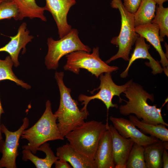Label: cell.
<instances>
[{
  "mask_svg": "<svg viewBox=\"0 0 168 168\" xmlns=\"http://www.w3.org/2000/svg\"><path fill=\"white\" fill-rule=\"evenodd\" d=\"M123 93L128 100H124L126 103L119 107L122 115L127 116L134 114L143 122L153 124H162L168 126L163 118L161 108L147 103L148 99L153 102L154 101L153 94L149 93L140 85L133 82Z\"/></svg>",
  "mask_w": 168,
  "mask_h": 168,
  "instance_id": "cell-1",
  "label": "cell"
},
{
  "mask_svg": "<svg viewBox=\"0 0 168 168\" xmlns=\"http://www.w3.org/2000/svg\"><path fill=\"white\" fill-rule=\"evenodd\" d=\"M63 72H56L55 78L60 93L59 108L54 115L58 120L57 126L63 137L75 128L82 124L89 114L79 110L77 101L72 97L71 90L66 86L63 81Z\"/></svg>",
  "mask_w": 168,
  "mask_h": 168,
  "instance_id": "cell-2",
  "label": "cell"
},
{
  "mask_svg": "<svg viewBox=\"0 0 168 168\" xmlns=\"http://www.w3.org/2000/svg\"><path fill=\"white\" fill-rule=\"evenodd\" d=\"M45 110L38 121L32 127L23 132L21 138L27 140V145L22 146L23 149H30L34 154L43 144L50 141L64 140L56 123L57 118L52 112L50 101L46 102Z\"/></svg>",
  "mask_w": 168,
  "mask_h": 168,
  "instance_id": "cell-3",
  "label": "cell"
},
{
  "mask_svg": "<svg viewBox=\"0 0 168 168\" xmlns=\"http://www.w3.org/2000/svg\"><path fill=\"white\" fill-rule=\"evenodd\" d=\"M108 124L95 120L84 122L67 134L65 137L77 151L94 160L97 146Z\"/></svg>",
  "mask_w": 168,
  "mask_h": 168,
  "instance_id": "cell-4",
  "label": "cell"
},
{
  "mask_svg": "<svg viewBox=\"0 0 168 168\" xmlns=\"http://www.w3.org/2000/svg\"><path fill=\"white\" fill-rule=\"evenodd\" d=\"M111 7L119 9L121 17V29L119 35L113 37L111 43L119 47L117 53L105 62L108 64L119 58L126 61L129 60V54L132 46L139 35L135 30L134 14L128 11L121 0H112Z\"/></svg>",
  "mask_w": 168,
  "mask_h": 168,
  "instance_id": "cell-5",
  "label": "cell"
},
{
  "mask_svg": "<svg viewBox=\"0 0 168 168\" xmlns=\"http://www.w3.org/2000/svg\"><path fill=\"white\" fill-rule=\"evenodd\" d=\"M65 70L78 74L81 68L87 70L97 78L102 73H111L119 69L116 66H110L100 57L99 48L94 47L90 54L83 50L74 51L66 55Z\"/></svg>",
  "mask_w": 168,
  "mask_h": 168,
  "instance_id": "cell-6",
  "label": "cell"
},
{
  "mask_svg": "<svg viewBox=\"0 0 168 168\" xmlns=\"http://www.w3.org/2000/svg\"><path fill=\"white\" fill-rule=\"evenodd\" d=\"M78 34V30L73 28L59 40H55L51 37L48 39V50L45 58V64L48 69H56L60 59L71 53L78 50L88 53L91 51V48L81 41Z\"/></svg>",
  "mask_w": 168,
  "mask_h": 168,
  "instance_id": "cell-7",
  "label": "cell"
},
{
  "mask_svg": "<svg viewBox=\"0 0 168 168\" xmlns=\"http://www.w3.org/2000/svg\"><path fill=\"white\" fill-rule=\"evenodd\" d=\"M101 74L100 76V84L99 87L94 91L100 89L99 91L96 94L91 96H88L83 94H81L78 97V100L82 102V105L84 107L80 110L89 114L87 110V107L89 102L91 100L95 99L100 100L105 105L107 111L110 107L118 108L116 104L112 103V100L115 96H118L119 98L120 102L123 100L120 97V95L125 91L133 82L131 79L125 84L122 85H118L113 81L111 73L106 72Z\"/></svg>",
  "mask_w": 168,
  "mask_h": 168,
  "instance_id": "cell-8",
  "label": "cell"
},
{
  "mask_svg": "<svg viewBox=\"0 0 168 168\" xmlns=\"http://www.w3.org/2000/svg\"><path fill=\"white\" fill-rule=\"evenodd\" d=\"M20 127L14 132L10 131L5 126L0 125L1 131L4 134L5 140L2 151V156L0 160V168H16V159L18 155L17 151L19 140L24 130L29 126V121L27 117L23 119Z\"/></svg>",
  "mask_w": 168,
  "mask_h": 168,
  "instance_id": "cell-9",
  "label": "cell"
},
{
  "mask_svg": "<svg viewBox=\"0 0 168 168\" xmlns=\"http://www.w3.org/2000/svg\"><path fill=\"white\" fill-rule=\"evenodd\" d=\"M46 10L52 15L57 25L59 38L67 35L72 29L67 21V17L71 7L75 5L76 0H45Z\"/></svg>",
  "mask_w": 168,
  "mask_h": 168,
  "instance_id": "cell-10",
  "label": "cell"
},
{
  "mask_svg": "<svg viewBox=\"0 0 168 168\" xmlns=\"http://www.w3.org/2000/svg\"><path fill=\"white\" fill-rule=\"evenodd\" d=\"M109 119L119 133L123 137L132 139L135 143L145 147L155 142L157 138L148 136L139 130L129 119L110 116Z\"/></svg>",
  "mask_w": 168,
  "mask_h": 168,
  "instance_id": "cell-11",
  "label": "cell"
},
{
  "mask_svg": "<svg viewBox=\"0 0 168 168\" xmlns=\"http://www.w3.org/2000/svg\"><path fill=\"white\" fill-rule=\"evenodd\" d=\"M26 26V23H22L19 27L16 35L10 36V41L0 48V52H5L9 54L16 67L20 64L18 57L21 50L23 49L22 54H24L26 51V45L34 38L33 36L30 35V31Z\"/></svg>",
  "mask_w": 168,
  "mask_h": 168,
  "instance_id": "cell-12",
  "label": "cell"
},
{
  "mask_svg": "<svg viewBox=\"0 0 168 168\" xmlns=\"http://www.w3.org/2000/svg\"><path fill=\"white\" fill-rule=\"evenodd\" d=\"M112 142L114 168H126L129 153L134 142L120 135L112 124L108 125Z\"/></svg>",
  "mask_w": 168,
  "mask_h": 168,
  "instance_id": "cell-13",
  "label": "cell"
},
{
  "mask_svg": "<svg viewBox=\"0 0 168 168\" xmlns=\"http://www.w3.org/2000/svg\"><path fill=\"white\" fill-rule=\"evenodd\" d=\"M144 38L139 35L135 42V48L131 56L128 60V63L125 69L120 74V77L125 78L128 76V73L131 65L136 60L139 59H148L149 62L146 64L150 67L152 70V73L154 75L161 73L163 69L160 62L155 60L151 56L148 50L150 48L149 44H146Z\"/></svg>",
  "mask_w": 168,
  "mask_h": 168,
  "instance_id": "cell-14",
  "label": "cell"
},
{
  "mask_svg": "<svg viewBox=\"0 0 168 168\" xmlns=\"http://www.w3.org/2000/svg\"><path fill=\"white\" fill-rule=\"evenodd\" d=\"M94 161L96 168H115L112 139L108 126L99 142Z\"/></svg>",
  "mask_w": 168,
  "mask_h": 168,
  "instance_id": "cell-15",
  "label": "cell"
},
{
  "mask_svg": "<svg viewBox=\"0 0 168 168\" xmlns=\"http://www.w3.org/2000/svg\"><path fill=\"white\" fill-rule=\"evenodd\" d=\"M136 32L146 39L158 52L161 57L163 71L168 76V60L161 44L159 37V28L156 24L151 23L135 27Z\"/></svg>",
  "mask_w": 168,
  "mask_h": 168,
  "instance_id": "cell-16",
  "label": "cell"
},
{
  "mask_svg": "<svg viewBox=\"0 0 168 168\" xmlns=\"http://www.w3.org/2000/svg\"><path fill=\"white\" fill-rule=\"evenodd\" d=\"M56 155L59 159L69 162L72 168H96L94 160L77 151L69 143L58 147Z\"/></svg>",
  "mask_w": 168,
  "mask_h": 168,
  "instance_id": "cell-17",
  "label": "cell"
},
{
  "mask_svg": "<svg viewBox=\"0 0 168 168\" xmlns=\"http://www.w3.org/2000/svg\"><path fill=\"white\" fill-rule=\"evenodd\" d=\"M38 151L44 152L46 154L44 158L38 157L27 148L23 149L22 151V160L25 161H31L37 168H50L55 162L58 159L50 147L49 144L45 142L42 144L37 149Z\"/></svg>",
  "mask_w": 168,
  "mask_h": 168,
  "instance_id": "cell-18",
  "label": "cell"
},
{
  "mask_svg": "<svg viewBox=\"0 0 168 168\" xmlns=\"http://www.w3.org/2000/svg\"><path fill=\"white\" fill-rule=\"evenodd\" d=\"M17 7L19 16L18 20H22L25 17L30 19L37 18L43 21H46L47 19L44 15L46 10L44 7H40L36 4L35 0H11Z\"/></svg>",
  "mask_w": 168,
  "mask_h": 168,
  "instance_id": "cell-19",
  "label": "cell"
},
{
  "mask_svg": "<svg viewBox=\"0 0 168 168\" xmlns=\"http://www.w3.org/2000/svg\"><path fill=\"white\" fill-rule=\"evenodd\" d=\"M163 141L156 142L145 147L144 156L147 168L162 167V155L164 148Z\"/></svg>",
  "mask_w": 168,
  "mask_h": 168,
  "instance_id": "cell-20",
  "label": "cell"
},
{
  "mask_svg": "<svg viewBox=\"0 0 168 168\" xmlns=\"http://www.w3.org/2000/svg\"><path fill=\"white\" fill-rule=\"evenodd\" d=\"M129 120L143 133L156 138L162 141H168V130L162 124H153L140 121L135 116L130 115Z\"/></svg>",
  "mask_w": 168,
  "mask_h": 168,
  "instance_id": "cell-21",
  "label": "cell"
},
{
  "mask_svg": "<svg viewBox=\"0 0 168 168\" xmlns=\"http://www.w3.org/2000/svg\"><path fill=\"white\" fill-rule=\"evenodd\" d=\"M156 4L154 0H142L134 14L135 27L151 23L155 15Z\"/></svg>",
  "mask_w": 168,
  "mask_h": 168,
  "instance_id": "cell-22",
  "label": "cell"
},
{
  "mask_svg": "<svg viewBox=\"0 0 168 168\" xmlns=\"http://www.w3.org/2000/svg\"><path fill=\"white\" fill-rule=\"evenodd\" d=\"M13 64L10 55L7 56L4 60L0 59V81L10 80L26 89H30L31 86L30 85L18 79L15 75L12 69Z\"/></svg>",
  "mask_w": 168,
  "mask_h": 168,
  "instance_id": "cell-23",
  "label": "cell"
},
{
  "mask_svg": "<svg viewBox=\"0 0 168 168\" xmlns=\"http://www.w3.org/2000/svg\"><path fill=\"white\" fill-rule=\"evenodd\" d=\"M144 149V147L134 142L128 156L126 168H147Z\"/></svg>",
  "mask_w": 168,
  "mask_h": 168,
  "instance_id": "cell-24",
  "label": "cell"
},
{
  "mask_svg": "<svg viewBox=\"0 0 168 168\" xmlns=\"http://www.w3.org/2000/svg\"><path fill=\"white\" fill-rule=\"evenodd\" d=\"M151 23L158 25L160 40L163 41L165 36H168V8L164 7L163 5H158Z\"/></svg>",
  "mask_w": 168,
  "mask_h": 168,
  "instance_id": "cell-25",
  "label": "cell"
},
{
  "mask_svg": "<svg viewBox=\"0 0 168 168\" xmlns=\"http://www.w3.org/2000/svg\"><path fill=\"white\" fill-rule=\"evenodd\" d=\"M19 12L16 4L11 0H3L0 2V20L12 18L18 20Z\"/></svg>",
  "mask_w": 168,
  "mask_h": 168,
  "instance_id": "cell-26",
  "label": "cell"
},
{
  "mask_svg": "<svg viewBox=\"0 0 168 168\" xmlns=\"http://www.w3.org/2000/svg\"><path fill=\"white\" fill-rule=\"evenodd\" d=\"M142 0H124L123 4L129 12L134 14L139 7Z\"/></svg>",
  "mask_w": 168,
  "mask_h": 168,
  "instance_id": "cell-27",
  "label": "cell"
},
{
  "mask_svg": "<svg viewBox=\"0 0 168 168\" xmlns=\"http://www.w3.org/2000/svg\"><path fill=\"white\" fill-rule=\"evenodd\" d=\"M56 168H72L71 165L66 161L59 159L54 163Z\"/></svg>",
  "mask_w": 168,
  "mask_h": 168,
  "instance_id": "cell-28",
  "label": "cell"
},
{
  "mask_svg": "<svg viewBox=\"0 0 168 168\" xmlns=\"http://www.w3.org/2000/svg\"><path fill=\"white\" fill-rule=\"evenodd\" d=\"M167 150L164 148L162 155V167L168 168V153Z\"/></svg>",
  "mask_w": 168,
  "mask_h": 168,
  "instance_id": "cell-29",
  "label": "cell"
},
{
  "mask_svg": "<svg viewBox=\"0 0 168 168\" xmlns=\"http://www.w3.org/2000/svg\"><path fill=\"white\" fill-rule=\"evenodd\" d=\"M4 113V110L2 108V104L1 102L0 99V141H1L2 139V132L1 131L0 128V118L2 114V113Z\"/></svg>",
  "mask_w": 168,
  "mask_h": 168,
  "instance_id": "cell-30",
  "label": "cell"
},
{
  "mask_svg": "<svg viewBox=\"0 0 168 168\" xmlns=\"http://www.w3.org/2000/svg\"><path fill=\"white\" fill-rule=\"evenodd\" d=\"M158 5H163L164 2L167 1L168 0H154Z\"/></svg>",
  "mask_w": 168,
  "mask_h": 168,
  "instance_id": "cell-31",
  "label": "cell"
},
{
  "mask_svg": "<svg viewBox=\"0 0 168 168\" xmlns=\"http://www.w3.org/2000/svg\"><path fill=\"white\" fill-rule=\"evenodd\" d=\"M168 141H163L162 143L164 148L168 150Z\"/></svg>",
  "mask_w": 168,
  "mask_h": 168,
  "instance_id": "cell-32",
  "label": "cell"
},
{
  "mask_svg": "<svg viewBox=\"0 0 168 168\" xmlns=\"http://www.w3.org/2000/svg\"><path fill=\"white\" fill-rule=\"evenodd\" d=\"M3 0H0V2H2V1H3Z\"/></svg>",
  "mask_w": 168,
  "mask_h": 168,
  "instance_id": "cell-33",
  "label": "cell"
},
{
  "mask_svg": "<svg viewBox=\"0 0 168 168\" xmlns=\"http://www.w3.org/2000/svg\"><path fill=\"white\" fill-rule=\"evenodd\" d=\"M5 1H9V0H4Z\"/></svg>",
  "mask_w": 168,
  "mask_h": 168,
  "instance_id": "cell-34",
  "label": "cell"
}]
</instances>
